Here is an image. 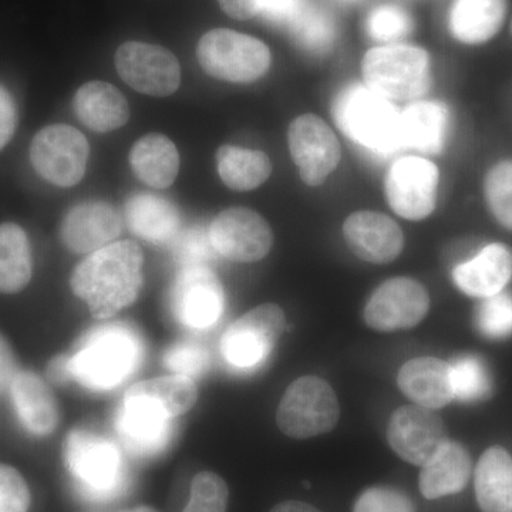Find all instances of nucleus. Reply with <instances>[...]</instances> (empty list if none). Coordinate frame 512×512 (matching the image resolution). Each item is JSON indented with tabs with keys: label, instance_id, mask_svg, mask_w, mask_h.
I'll list each match as a JSON object with an SVG mask.
<instances>
[{
	"label": "nucleus",
	"instance_id": "obj_49",
	"mask_svg": "<svg viewBox=\"0 0 512 512\" xmlns=\"http://www.w3.org/2000/svg\"><path fill=\"white\" fill-rule=\"evenodd\" d=\"M123 512H157L156 510H153V508L150 507H137L133 508V510H127Z\"/></svg>",
	"mask_w": 512,
	"mask_h": 512
},
{
	"label": "nucleus",
	"instance_id": "obj_37",
	"mask_svg": "<svg viewBox=\"0 0 512 512\" xmlns=\"http://www.w3.org/2000/svg\"><path fill=\"white\" fill-rule=\"evenodd\" d=\"M478 332L487 339H504L512 335V298L505 293L485 298L476 312Z\"/></svg>",
	"mask_w": 512,
	"mask_h": 512
},
{
	"label": "nucleus",
	"instance_id": "obj_12",
	"mask_svg": "<svg viewBox=\"0 0 512 512\" xmlns=\"http://www.w3.org/2000/svg\"><path fill=\"white\" fill-rule=\"evenodd\" d=\"M174 318L191 329H208L220 320L225 292L210 266L181 268L170 289Z\"/></svg>",
	"mask_w": 512,
	"mask_h": 512
},
{
	"label": "nucleus",
	"instance_id": "obj_48",
	"mask_svg": "<svg viewBox=\"0 0 512 512\" xmlns=\"http://www.w3.org/2000/svg\"><path fill=\"white\" fill-rule=\"evenodd\" d=\"M271 512H322L311 504L302 503V501H285L272 508Z\"/></svg>",
	"mask_w": 512,
	"mask_h": 512
},
{
	"label": "nucleus",
	"instance_id": "obj_22",
	"mask_svg": "<svg viewBox=\"0 0 512 512\" xmlns=\"http://www.w3.org/2000/svg\"><path fill=\"white\" fill-rule=\"evenodd\" d=\"M448 124L447 107L439 101H413L400 111L399 136L403 150L434 156L443 151Z\"/></svg>",
	"mask_w": 512,
	"mask_h": 512
},
{
	"label": "nucleus",
	"instance_id": "obj_1",
	"mask_svg": "<svg viewBox=\"0 0 512 512\" xmlns=\"http://www.w3.org/2000/svg\"><path fill=\"white\" fill-rule=\"evenodd\" d=\"M143 265V252L136 242H113L76 266L70 288L94 318H113L137 301L143 288Z\"/></svg>",
	"mask_w": 512,
	"mask_h": 512
},
{
	"label": "nucleus",
	"instance_id": "obj_29",
	"mask_svg": "<svg viewBox=\"0 0 512 512\" xmlns=\"http://www.w3.org/2000/svg\"><path fill=\"white\" fill-rule=\"evenodd\" d=\"M476 495L484 512H512V457L504 448H488L478 461Z\"/></svg>",
	"mask_w": 512,
	"mask_h": 512
},
{
	"label": "nucleus",
	"instance_id": "obj_18",
	"mask_svg": "<svg viewBox=\"0 0 512 512\" xmlns=\"http://www.w3.org/2000/svg\"><path fill=\"white\" fill-rule=\"evenodd\" d=\"M343 237L353 254L370 264H390L402 254L404 237L399 225L375 211H359L343 224Z\"/></svg>",
	"mask_w": 512,
	"mask_h": 512
},
{
	"label": "nucleus",
	"instance_id": "obj_34",
	"mask_svg": "<svg viewBox=\"0 0 512 512\" xmlns=\"http://www.w3.org/2000/svg\"><path fill=\"white\" fill-rule=\"evenodd\" d=\"M450 365L454 399L478 402L491 393V376L483 360L476 355L458 356Z\"/></svg>",
	"mask_w": 512,
	"mask_h": 512
},
{
	"label": "nucleus",
	"instance_id": "obj_11",
	"mask_svg": "<svg viewBox=\"0 0 512 512\" xmlns=\"http://www.w3.org/2000/svg\"><path fill=\"white\" fill-rule=\"evenodd\" d=\"M440 173L427 158L402 157L390 165L384 188L392 210L404 220L421 221L436 210Z\"/></svg>",
	"mask_w": 512,
	"mask_h": 512
},
{
	"label": "nucleus",
	"instance_id": "obj_7",
	"mask_svg": "<svg viewBox=\"0 0 512 512\" xmlns=\"http://www.w3.org/2000/svg\"><path fill=\"white\" fill-rule=\"evenodd\" d=\"M340 417L338 397L325 380L303 376L286 390L276 412V424L285 436L305 440L335 429Z\"/></svg>",
	"mask_w": 512,
	"mask_h": 512
},
{
	"label": "nucleus",
	"instance_id": "obj_45",
	"mask_svg": "<svg viewBox=\"0 0 512 512\" xmlns=\"http://www.w3.org/2000/svg\"><path fill=\"white\" fill-rule=\"evenodd\" d=\"M16 362L13 350L8 340L0 335V394L6 392L12 386L16 376Z\"/></svg>",
	"mask_w": 512,
	"mask_h": 512
},
{
	"label": "nucleus",
	"instance_id": "obj_15",
	"mask_svg": "<svg viewBox=\"0 0 512 512\" xmlns=\"http://www.w3.org/2000/svg\"><path fill=\"white\" fill-rule=\"evenodd\" d=\"M288 143L293 163L298 165L302 181L309 187L325 183L342 157L338 137L315 114H303L292 121Z\"/></svg>",
	"mask_w": 512,
	"mask_h": 512
},
{
	"label": "nucleus",
	"instance_id": "obj_13",
	"mask_svg": "<svg viewBox=\"0 0 512 512\" xmlns=\"http://www.w3.org/2000/svg\"><path fill=\"white\" fill-rule=\"evenodd\" d=\"M117 72L137 92L167 97L177 92L181 69L177 57L164 47L143 42H127L116 53Z\"/></svg>",
	"mask_w": 512,
	"mask_h": 512
},
{
	"label": "nucleus",
	"instance_id": "obj_40",
	"mask_svg": "<svg viewBox=\"0 0 512 512\" xmlns=\"http://www.w3.org/2000/svg\"><path fill=\"white\" fill-rule=\"evenodd\" d=\"M164 365L177 376L194 380L204 375L210 365L207 349L195 342H180L164 355Z\"/></svg>",
	"mask_w": 512,
	"mask_h": 512
},
{
	"label": "nucleus",
	"instance_id": "obj_16",
	"mask_svg": "<svg viewBox=\"0 0 512 512\" xmlns=\"http://www.w3.org/2000/svg\"><path fill=\"white\" fill-rule=\"evenodd\" d=\"M430 296L416 279H389L373 292L365 308V322L379 332L412 329L426 318Z\"/></svg>",
	"mask_w": 512,
	"mask_h": 512
},
{
	"label": "nucleus",
	"instance_id": "obj_39",
	"mask_svg": "<svg viewBox=\"0 0 512 512\" xmlns=\"http://www.w3.org/2000/svg\"><path fill=\"white\" fill-rule=\"evenodd\" d=\"M174 255L181 268L210 266L217 261V251L212 247L210 231L204 227H192L180 232L174 239Z\"/></svg>",
	"mask_w": 512,
	"mask_h": 512
},
{
	"label": "nucleus",
	"instance_id": "obj_4",
	"mask_svg": "<svg viewBox=\"0 0 512 512\" xmlns=\"http://www.w3.org/2000/svg\"><path fill=\"white\" fill-rule=\"evenodd\" d=\"M333 117L346 137L377 156L390 157L403 150L400 111L366 84L345 87L333 103Z\"/></svg>",
	"mask_w": 512,
	"mask_h": 512
},
{
	"label": "nucleus",
	"instance_id": "obj_17",
	"mask_svg": "<svg viewBox=\"0 0 512 512\" xmlns=\"http://www.w3.org/2000/svg\"><path fill=\"white\" fill-rule=\"evenodd\" d=\"M387 440L402 460L421 467L446 443V427L443 420L426 407L403 406L389 421Z\"/></svg>",
	"mask_w": 512,
	"mask_h": 512
},
{
	"label": "nucleus",
	"instance_id": "obj_19",
	"mask_svg": "<svg viewBox=\"0 0 512 512\" xmlns=\"http://www.w3.org/2000/svg\"><path fill=\"white\" fill-rule=\"evenodd\" d=\"M123 221L107 202H83L67 212L60 228L63 244L74 254H92L113 244Z\"/></svg>",
	"mask_w": 512,
	"mask_h": 512
},
{
	"label": "nucleus",
	"instance_id": "obj_41",
	"mask_svg": "<svg viewBox=\"0 0 512 512\" xmlns=\"http://www.w3.org/2000/svg\"><path fill=\"white\" fill-rule=\"evenodd\" d=\"M353 512H417L413 501L392 487H372L357 498Z\"/></svg>",
	"mask_w": 512,
	"mask_h": 512
},
{
	"label": "nucleus",
	"instance_id": "obj_42",
	"mask_svg": "<svg viewBox=\"0 0 512 512\" xmlns=\"http://www.w3.org/2000/svg\"><path fill=\"white\" fill-rule=\"evenodd\" d=\"M28 484L15 468L0 464V512H28Z\"/></svg>",
	"mask_w": 512,
	"mask_h": 512
},
{
	"label": "nucleus",
	"instance_id": "obj_9",
	"mask_svg": "<svg viewBox=\"0 0 512 512\" xmlns=\"http://www.w3.org/2000/svg\"><path fill=\"white\" fill-rule=\"evenodd\" d=\"M90 147L74 127L55 124L40 130L30 146V161L36 173L59 187H73L83 180Z\"/></svg>",
	"mask_w": 512,
	"mask_h": 512
},
{
	"label": "nucleus",
	"instance_id": "obj_28",
	"mask_svg": "<svg viewBox=\"0 0 512 512\" xmlns=\"http://www.w3.org/2000/svg\"><path fill=\"white\" fill-rule=\"evenodd\" d=\"M130 164L143 183L164 190L177 178L180 154L170 138L163 134H148L131 148Z\"/></svg>",
	"mask_w": 512,
	"mask_h": 512
},
{
	"label": "nucleus",
	"instance_id": "obj_25",
	"mask_svg": "<svg viewBox=\"0 0 512 512\" xmlns=\"http://www.w3.org/2000/svg\"><path fill=\"white\" fill-rule=\"evenodd\" d=\"M471 476V458L466 448L447 440L421 466L419 487L427 500L461 493Z\"/></svg>",
	"mask_w": 512,
	"mask_h": 512
},
{
	"label": "nucleus",
	"instance_id": "obj_5",
	"mask_svg": "<svg viewBox=\"0 0 512 512\" xmlns=\"http://www.w3.org/2000/svg\"><path fill=\"white\" fill-rule=\"evenodd\" d=\"M362 74L370 90L390 101H414L429 92V53L410 45L370 49L362 60Z\"/></svg>",
	"mask_w": 512,
	"mask_h": 512
},
{
	"label": "nucleus",
	"instance_id": "obj_35",
	"mask_svg": "<svg viewBox=\"0 0 512 512\" xmlns=\"http://www.w3.org/2000/svg\"><path fill=\"white\" fill-rule=\"evenodd\" d=\"M412 30V16L402 6L386 3L376 6L367 15L366 32L376 42L394 45L409 36Z\"/></svg>",
	"mask_w": 512,
	"mask_h": 512
},
{
	"label": "nucleus",
	"instance_id": "obj_32",
	"mask_svg": "<svg viewBox=\"0 0 512 512\" xmlns=\"http://www.w3.org/2000/svg\"><path fill=\"white\" fill-rule=\"evenodd\" d=\"M293 40L311 55H326L336 39L335 19L328 10L305 3L291 26Z\"/></svg>",
	"mask_w": 512,
	"mask_h": 512
},
{
	"label": "nucleus",
	"instance_id": "obj_27",
	"mask_svg": "<svg viewBox=\"0 0 512 512\" xmlns=\"http://www.w3.org/2000/svg\"><path fill=\"white\" fill-rule=\"evenodd\" d=\"M507 13V0H454L448 28L458 42L481 45L497 35Z\"/></svg>",
	"mask_w": 512,
	"mask_h": 512
},
{
	"label": "nucleus",
	"instance_id": "obj_33",
	"mask_svg": "<svg viewBox=\"0 0 512 512\" xmlns=\"http://www.w3.org/2000/svg\"><path fill=\"white\" fill-rule=\"evenodd\" d=\"M128 390L157 400L173 419L190 412L198 399L194 380L177 375L143 380Z\"/></svg>",
	"mask_w": 512,
	"mask_h": 512
},
{
	"label": "nucleus",
	"instance_id": "obj_47",
	"mask_svg": "<svg viewBox=\"0 0 512 512\" xmlns=\"http://www.w3.org/2000/svg\"><path fill=\"white\" fill-rule=\"evenodd\" d=\"M47 377L55 384L72 382L69 369V356H56L47 365Z\"/></svg>",
	"mask_w": 512,
	"mask_h": 512
},
{
	"label": "nucleus",
	"instance_id": "obj_20",
	"mask_svg": "<svg viewBox=\"0 0 512 512\" xmlns=\"http://www.w3.org/2000/svg\"><path fill=\"white\" fill-rule=\"evenodd\" d=\"M454 284L473 298H490L501 293L512 279V251L503 244H490L474 258L457 265Z\"/></svg>",
	"mask_w": 512,
	"mask_h": 512
},
{
	"label": "nucleus",
	"instance_id": "obj_10",
	"mask_svg": "<svg viewBox=\"0 0 512 512\" xmlns=\"http://www.w3.org/2000/svg\"><path fill=\"white\" fill-rule=\"evenodd\" d=\"M173 420L157 400L127 390L114 416V429L128 453L154 457L170 443Z\"/></svg>",
	"mask_w": 512,
	"mask_h": 512
},
{
	"label": "nucleus",
	"instance_id": "obj_14",
	"mask_svg": "<svg viewBox=\"0 0 512 512\" xmlns=\"http://www.w3.org/2000/svg\"><path fill=\"white\" fill-rule=\"evenodd\" d=\"M210 238L218 255L232 262H258L274 244L271 227L262 215L248 208H228L211 222Z\"/></svg>",
	"mask_w": 512,
	"mask_h": 512
},
{
	"label": "nucleus",
	"instance_id": "obj_21",
	"mask_svg": "<svg viewBox=\"0 0 512 512\" xmlns=\"http://www.w3.org/2000/svg\"><path fill=\"white\" fill-rule=\"evenodd\" d=\"M9 390L20 423L30 434L46 437L57 429L59 407L55 394L36 373H16Z\"/></svg>",
	"mask_w": 512,
	"mask_h": 512
},
{
	"label": "nucleus",
	"instance_id": "obj_30",
	"mask_svg": "<svg viewBox=\"0 0 512 512\" xmlns=\"http://www.w3.org/2000/svg\"><path fill=\"white\" fill-rule=\"evenodd\" d=\"M33 262L28 235L19 225H0V292L18 293L32 279Z\"/></svg>",
	"mask_w": 512,
	"mask_h": 512
},
{
	"label": "nucleus",
	"instance_id": "obj_8",
	"mask_svg": "<svg viewBox=\"0 0 512 512\" xmlns=\"http://www.w3.org/2000/svg\"><path fill=\"white\" fill-rule=\"evenodd\" d=\"M285 312L281 306L265 303L235 320L221 338L225 362L237 370L261 366L284 335Z\"/></svg>",
	"mask_w": 512,
	"mask_h": 512
},
{
	"label": "nucleus",
	"instance_id": "obj_6",
	"mask_svg": "<svg viewBox=\"0 0 512 512\" xmlns=\"http://www.w3.org/2000/svg\"><path fill=\"white\" fill-rule=\"evenodd\" d=\"M197 57L205 73L231 83L255 82L271 66V52L264 42L229 29L205 33Z\"/></svg>",
	"mask_w": 512,
	"mask_h": 512
},
{
	"label": "nucleus",
	"instance_id": "obj_23",
	"mask_svg": "<svg viewBox=\"0 0 512 512\" xmlns=\"http://www.w3.org/2000/svg\"><path fill=\"white\" fill-rule=\"evenodd\" d=\"M400 390L414 404L437 410L454 400L450 365L436 357H417L400 369Z\"/></svg>",
	"mask_w": 512,
	"mask_h": 512
},
{
	"label": "nucleus",
	"instance_id": "obj_50",
	"mask_svg": "<svg viewBox=\"0 0 512 512\" xmlns=\"http://www.w3.org/2000/svg\"><path fill=\"white\" fill-rule=\"evenodd\" d=\"M343 2L352 3V2H357V0H343Z\"/></svg>",
	"mask_w": 512,
	"mask_h": 512
},
{
	"label": "nucleus",
	"instance_id": "obj_26",
	"mask_svg": "<svg viewBox=\"0 0 512 512\" xmlns=\"http://www.w3.org/2000/svg\"><path fill=\"white\" fill-rule=\"evenodd\" d=\"M73 107L84 126L92 128L96 133L117 130L126 126L130 119L127 100L109 83L84 84L74 94Z\"/></svg>",
	"mask_w": 512,
	"mask_h": 512
},
{
	"label": "nucleus",
	"instance_id": "obj_46",
	"mask_svg": "<svg viewBox=\"0 0 512 512\" xmlns=\"http://www.w3.org/2000/svg\"><path fill=\"white\" fill-rule=\"evenodd\" d=\"M222 10L231 18L247 20L259 13L261 0H218Z\"/></svg>",
	"mask_w": 512,
	"mask_h": 512
},
{
	"label": "nucleus",
	"instance_id": "obj_24",
	"mask_svg": "<svg viewBox=\"0 0 512 512\" xmlns=\"http://www.w3.org/2000/svg\"><path fill=\"white\" fill-rule=\"evenodd\" d=\"M124 220L134 235L154 245L170 244L181 232L180 211L160 195L131 197L124 208Z\"/></svg>",
	"mask_w": 512,
	"mask_h": 512
},
{
	"label": "nucleus",
	"instance_id": "obj_2",
	"mask_svg": "<svg viewBox=\"0 0 512 512\" xmlns=\"http://www.w3.org/2000/svg\"><path fill=\"white\" fill-rule=\"evenodd\" d=\"M143 355L136 330L123 323H106L90 330L69 356L70 376L86 389L107 392L136 373Z\"/></svg>",
	"mask_w": 512,
	"mask_h": 512
},
{
	"label": "nucleus",
	"instance_id": "obj_38",
	"mask_svg": "<svg viewBox=\"0 0 512 512\" xmlns=\"http://www.w3.org/2000/svg\"><path fill=\"white\" fill-rule=\"evenodd\" d=\"M228 487L218 474L202 471L191 483L190 501L183 512H227Z\"/></svg>",
	"mask_w": 512,
	"mask_h": 512
},
{
	"label": "nucleus",
	"instance_id": "obj_31",
	"mask_svg": "<svg viewBox=\"0 0 512 512\" xmlns=\"http://www.w3.org/2000/svg\"><path fill=\"white\" fill-rule=\"evenodd\" d=\"M218 173L231 190L251 191L272 174V163L264 151L222 146L217 153Z\"/></svg>",
	"mask_w": 512,
	"mask_h": 512
},
{
	"label": "nucleus",
	"instance_id": "obj_44",
	"mask_svg": "<svg viewBox=\"0 0 512 512\" xmlns=\"http://www.w3.org/2000/svg\"><path fill=\"white\" fill-rule=\"evenodd\" d=\"M16 121H18V114H16L15 101L8 90L0 84V151L5 148L15 133Z\"/></svg>",
	"mask_w": 512,
	"mask_h": 512
},
{
	"label": "nucleus",
	"instance_id": "obj_3",
	"mask_svg": "<svg viewBox=\"0 0 512 512\" xmlns=\"http://www.w3.org/2000/svg\"><path fill=\"white\" fill-rule=\"evenodd\" d=\"M63 458L77 491L86 500L106 503L126 491V460L107 437L74 429L64 440Z\"/></svg>",
	"mask_w": 512,
	"mask_h": 512
},
{
	"label": "nucleus",
	"instance_id": "obj_36",
	"mask_svg": "<svg viewBox=\"0 0 512 512\" xmlns=\"http://www.w3.org/2000/svg\"><path fill=\"white\" fill-rule=\"evenodd\" d=\"M484 191L495 220L512 231V161H501L488 171Z\"/></svg>",
	"mask_w": 512,
	"mask_h": 512
},
{
	"label": "nucleus",
	"instance_id": "obj_43",
	"mask_svg": "<svg viewBox=\"0 0 512 512\" xmlns=\"http://www.w3.org/2000/svg\"><path fill=\"white\" fill-rule=\"evenodd\" d=\"M305 0H261L259 13L275 26H291L305 6Z\"/></svg>",
	"mask_w": 512,
	"mask_h": 512
},
{
	"label": "nucleus",
	"instance_id": "obj_51",
	"mask_svg": "<svg viewBox=\"0 0 512 512\" xmlns=\"http://www.w3.org/2000/svg\"><path fill=\"white\" fill-rule=\"evenodd\" d=\"M511 35H512V22H511Z\"/></svg>",
	"mask_w": 512,
	"mask_h": 512
}]
</instances>
